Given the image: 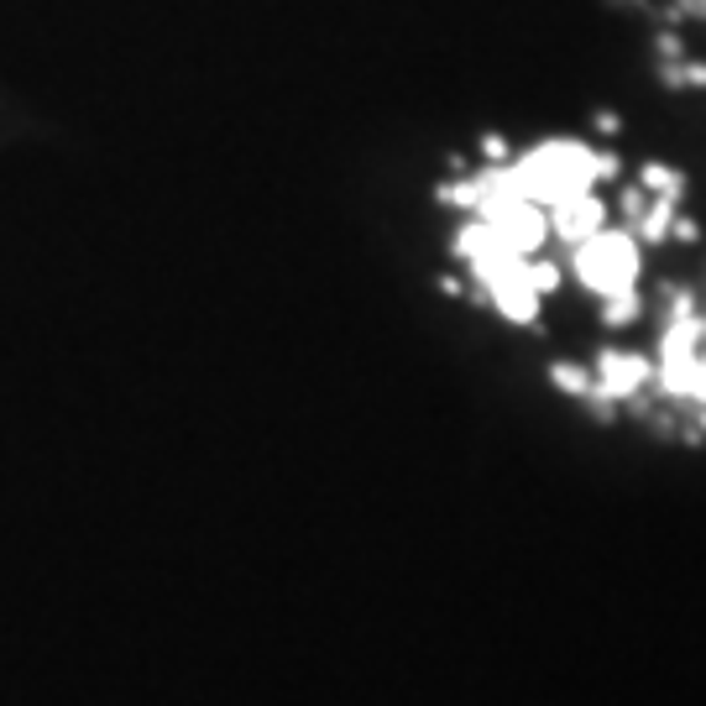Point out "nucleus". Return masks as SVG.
Here are the masks:
<instances>
[{
  "label": "nucleus",
  "instance_id": "nucleus-15",
  "mask_svg": "<svg viewBox=\"0 0 706 706\" xmlns=\"http://www.w3.org/2000/svg\"><path fill=\"white\" fill-rule=\"evenodd\" d=\"M686 393H690V398H702V403H706V362H696V366H690Z\"/></svg>",
  "mask_w": 706,
  "mask_h": 706
},
{
  "label": "nucleus",
  "instance_id": "nucleus-9",
  "mask_svg": "<svg viewBox=\"0 0 706 706\" xmlns=\"http://www.w3.org/2000/svg\"><path fill=\"white\" fill-rule=\"evenodd\" d=\"M529 277H535L539 298H545V293H555V288H560V267H555V262H529Z\"/></svg>",
  "mask_w": 706,
  "mask_h": 706
},
{
  "label": "nucleus",
  "instance_id": "nucleus-14",
  "mask_svg": "<svg viewBox=\"0 0 706 706\" xmlns=\"http://www.w3.org/2000/svg\"><path fill=\"white\" fill-rule=\"evenodd\" d=\"M591 126H597V131H602V137H618V131H622L618 110H597V116H591Z\"/></svg>",
  "mask_w": 706,
  "mask_h": 706
},
{
  "label": "nucleus",
  "instance_id": "nucleus-10",
  "mask_svg": "<svg viewBox=\"0 0 706 706\" xmlns=\"http://www.w3.org/2000/svg\"><path fill=\"white\" fill-rule=\"evenodd\" d=\"M591 173H597V184H607V178H618V173H622L618 153H591Z\"/></svg>",
  "mask_w": 706,
  "mask_h": 706
},
{
  "label": "nucleus",
  "instance_id": "nucleus-7",
  "mask_svg": "<svg viewBox=\"0 0 706 706\" xmlns=\"http://www.w3.org/2000/svg\"><path fill=\"white\" fill-rule=\"evenodd\" d=\"M638 310H644V304H638V293H618V298H602V320H607L612 330L628 325V320H638Z\"/></svg>",
  "mask_w": 706,
  "mask_h": 706
},
{
  "label": "nucleus",
  "instance_id": "nucleus-17",
  "mask_svg": "<svg viewBox=\"0 0 706 706\" xmlns=\"http://www.w3.org/2000/svg\"><path fill=\"white\" fill-rule=\"evenodd\" d=\"M659 79H665V89H686V79H680V63H659Z\"/></svg>",
  "mask_w": 706,
  "mask_h": 706
},
{
  "label": "nucleus",
  "instance_id": "nucleus-12",
  "mask_svg": "<svg viewBox=\"0 0 706 706\" xmlns=\"http://www.w3.org/2000/svg\"><path fill=\"white\" fill-rule=\"evenodd\" d=\"M680 17L706 21V0H675V6H670V21H680Z\"/></svg>",
  "mask_w": 706,
  "mask_h": 706
},
{
  "label": "nucleus",
  "instance_id": "nucleus-8",
  "mask_svg": "<svg viewBox=\"0 0 706 706\" xmlns=\"http://www.w3.org/2000/svg\"><path fill=\"white\" fill-rule=\"evenodd\" d=\"M550 377L560 382L566 393H591V377H586L581 366H570V362H560V366H555V372H550Z\"/></svg>",
  "mask_w": 706,
  "mask_h": 706
},
{
  "label": "nucleus",
  "instance_id": "nucleus-6",
  "mask_svg": "<svg viewBox=\"0 0 706 706\" xmlns=\"http://www.w3.org/2000/svg\"><path fill=\"white\" fill-rule=\"evenodd\" d=\"M638 189H644V194H670V199H680V194H686V173H675L670 163H644V168H638Z\"/></svg>",
  "mask_w": 706,
  "mask_h": 706
},
{
  "label": "nucleus",
  "instance_id": "nucleus-16",
  "mask_svg": "<svg viewBox=\"0 0 706 706\" xmlns=\"http://www.w3.org/2000/svg\"><path fill=\"white\" fill-rule=\"evenodd\" d=\"M680 79L686 89H706V63H680Z\"/></svg>",
  "mask_w": 706,
  "mask_h": 706
},
{
  "label": "nucleus",
  "instance_id": "nucleus-1",
  "mask_svg": "<svg viewBox=\"0 0 706 706\" xmlns=\"http://www.w3.org/2000/svg\"><path fill=\"white\" fill-rule=\"evenodd\" d=\"M513 168V189L523 199H535L539 209H555L576 199V194L597 189V173H591V147L576 137H560V141H539L535 153H523Z\"/></svg>",
  "mask_w": 706,
  "mask_h": 706
},
{
  "label": "nucleus",
  "instance_id": "nucleus-11",
  "mask_svg": "<svg viewBox=\"0 0 706 706\" xmlns=\"http://www.w3.org/2000/svg\"><path fill=\"white\" fill-rule=\"evenodd\" d=\"M644 205H649V194H644V189H622V215H628V220H638Z\"/></svg>",
  "mask_w": 706,
  "mask_h": 706
},
{
  "label": "nucleus",
  "instance_id": "nucleus-5",
  "mask_svg": "<svg viewBox=\"0 0 706 706\" xmlns=\"http://www.w3.org/2000/svg\"><path fill=\"white\" fill-rule=\"evenodd\" d=\"M675 205H680V199H670V194H655V199H649V205H644V215H638V242H665V236H670V220H675Z\"/></svg>",
  "mask_w": 706,
  "mask_h": 706
},
{
  "label": "nucleus",
  "instance_id": "nucleus-2",
  "mask_svg": "<svg viewBox=\"0 0 706 706\" xmlns=\"http://www.w3.org/2000/svg\"><path fill=\"white\" fill-rule=\"evenodd\" d=\"M638 242L628 231H597V236H586L576 246V277H581L586 288L597 293V298H618V293H634L638 283Z\"/></svg>",
  "mask_w": 706,
  "mask_h": 706
},
{
  "label": "nucleus",
  "instance_id": "nucleus-18",
  "mask_svg": "<svg viewBox=\"0 0 706 706\" xmlns=\"http://www.w3.org/2000/svg\"><path fill=\"white\" fill-rule=\"evenodd\" d=\"M482 153L492 157V163H508V141H502V137H487V141H482Z\"/></svg>",
  "mask_w": 706,
  "mask_h": 706
},
{
  "label": "nucleus",
  "instance_id": "nucleus-4",
  "mask_svg": "<svg viewBox=\"0 0 706 706\" xmlns=\"http://www.w3.org/2000/svg\"><path fill=\"white\" fill-rule=\"evenodd\" d=\"M655 377V366L644 362V356H628V351H607L602 362H597V393L607 398H628L638 393V382Z\"/></svg>",
  "mask_w": 706,
  "mask_h": 706
},
{
  "label": "nucleus",
  "instance_id": "nucleus-13",
  "mask_svg": "<svg viewBox=\"0 0 706 706\" xmlns=\"http://www.w3.org/2000/svg\"><path fill=\"white\" fill-rule=\"evenodd\" d=\"M655 52H659V63L680 58V37H675V32H659V37H655Z\"/></svg>",
  "mask_w": 706,
  "mask_h": 706
},
{
  "label": "nucleus",
  "instance_id": "nucleus-19",
  "mask_svg": "<svg viewBox=\"0 0 706 706\" xmlns=\"http://www.w3.org/2000/svg\"><path fill=\"white\" fill-rule=\"evenodd\" d=\"M702 430H706V414H702Z\"/></svg>",
  "mask_w": 706,
  "mask_h": 706
},
{
  "label": "nucleus",
  "instance_id": "nucleus-3",
  "mask_svg": "<svg viewBox=\"0 0 706 706\" xmlns=\"http://www.w3.org/2000/svg\"><path fill=\"white\" fill-rule=\"evenodd\" d=\"M602 225H607V205L591 189L576 194V199H566V205H555V236L570 242V246H581L586 236H597Z\"/></svg>",
  "mask_w": 706,
  "mask_h": 706
}]
</instances>
